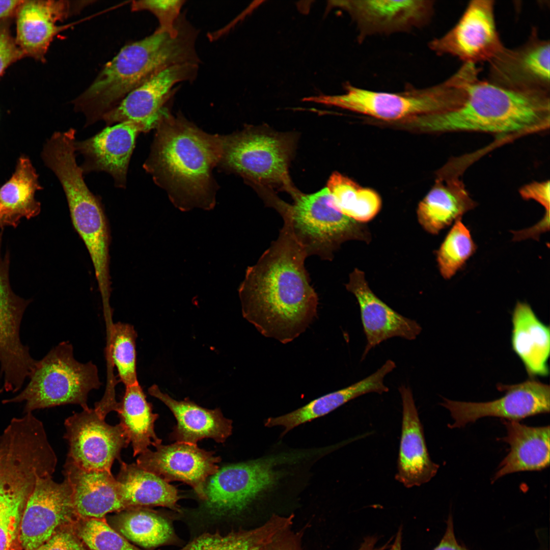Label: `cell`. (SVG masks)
I'll return each mask as SVG.
<instances>
[{"label":"cell","instance_id":"1","mask_svg":"<svg viewBox=\"0 0 550 550\" xmlns=\"http://www.w3.org/2000/svg\"><path fill=\"white\" fill-rule=\"evenodd\" d=\"M278 238L246 269L238 288L243 317L283 344L304 333L317 315L318 297L305 266L307 256L288 216Z\"/></svg>","mask_w":550,"mask_h":550},{"label":"cell","instance_id":"2","mask_svg":"<svg viewBox=\"0 0 550 550\" xmlns=\"http://www.w3.org/2000/svg\"><path fill=\"white\" fill-rule=\"evenodd\" d=\"M156 126L144 169L181 210L212 209L215 203L212 171L222 158L223 138L207 134L166 110Z\"/></svg>","mask_w":550,"mask_h":550},{"label":"cell","instance_id":"3","mask_svg":"<svg viewBox=\"0 0 550 550\" xmlns=\"http://www.w3.org/2000/svg\"><path fill=\"white\" fill-rule=\"evenodd\" d=\"M409 125L423 132H479L501 137L539 132L549 127L550 92L509 90L477 77L453 107L414 117Z\"/></svg>","mask_w":550,"mask_h":550},{"label":"cell","instance_id":"4","mask_svg":"<svg viewBox=\"0 0 550 550\" xmlns=\"http://www.w3.org/2000/svg\"><path fill=\"white\" fill-rule=\"evenodd\" d=\"M197 35L195 28L182 21L176 37L155 31L124 46L73 102L75 109L86 117L85 127L102 119L129 93L155 75L177 65L199 64Z\"/></svg>","mask_w":550,"mask_h":550},{"label":"cell","instance_id":"5","mask_svg":"<svg viewBox=\"0 0 550 550\" xmlns=\"http://www.w3.org/2000/svg\"><path fill=\"white\" fill-rule=\"evenodd\" d=\"M295 140L289 133L265 127L249 128L223 138L220 162L260 191L284 190L293 198L300 193L293 185L289 174Z\"/></svg>","mask_w":550,"mask_h":550},{"label":"cell","instance_id":"6","mask_svg":"<svg viewBox=\"0 0 550 550\" xmlns=\"http://www.w3.org/2000/svg\"><path fill=\"white\" fill-rule=\"evenodd\" d=\"M101 386L96 366L81 363L74 357L68 342H62L37 361L29 383L16 396L3 403L24 402V413L56 406L75 404L89 408L91 391Z\"/></svg>","mask_w":550,"mask_h":550},{"label":"cell","instance_id":"7","mask_svg":"<svg viewBox=\"0 0 550 550\" xmlns=\"http://www.w3.org/2000/svg\"><path fill=\"white\" fill-rule=\"evenodd\" d=\"M292 204L277 198L271 207L286 215L293 234L307 257L315 255L331 261L340 245L349 240L368 242L371 234L367 227L344 215L331 204L327 188L314 194L300 193Z\"/></svg>","mask_w":550,"mask_h":550},{"label":"cell","instance_id":"8","mask_svg":"<svg viewBox=\"0 0 550 550\" xmlns=\"http://www.w3.org/2000/svg\"><path fill=\"white\" fill-rule=\"evenodd\" d=\"M463 89L461 77L454 74L436 85L421 89L411 87L397 93L374 91L349 85L344 94L315 98L314 100L378 120L397 122L449 109L459 98Z\"/></svg>","mask_w":550,"mask_h":550},{"label":"cell","instance_id":"9","mask_svg":"<svg viewBox=\"0 0 550 550\" xmlns=\"http://www.w3.org/2000/svg\"><path fill=\"white\" fill-rule=\"evenodd\" d=\"M0 236V392L15 393L32 375L37 360L20 337L21 321L31 302L17 295L9 280L10 256L2 254Z\"/></svg>","mask_w":550,"mask_h":550},{"label":"cell","instance_id":"10","mask_svg":"<svg viewBox=\"0 0 550 550\" xmlns=\"http://www.w3.org/2000/svg\"><path fill=\"white\" fill-rule=\"evenodd\" d=\"M428 46L439 56L450 55L463 63L489 62L505 47L497 28L494 1L470 2L456 24Z\"/></svg>","mask_w":550,"mask_h":550},{"label":"cell","instance_id":"11","mask_svg":"<svg viewBox=\"0 0 550 550\" xmlns=\"http://www.w3.org/2000/svg\"><path fill=\"white\" fill-rule=\"evenodd\" d=\"M65 438L69 446L67 458L87 470L111 472L115 460L130 441L122 426L108 424L94 408L82 409L67 418Z\"/></svg>","mask_w":550,"mask_h":550},{"label":"cell","instance_id":"12","mask_svg":"<svg viewBox=\"0 0 550 550\" xmlns=\"http://www.w3.org/2000/svg\"><path fill=\"white\" fill-rule=\"evenodd\" d=\"M71 221L89 252L95 272L103 309L111 308L109 270V235L100 200L84 179L74 178L63 186Z\"/></svg>","mask_w":550,"mask_h":550},{"label":"cell","instance_id":"13","mask_svg":"<svg viewBox=\"0 0 550 550\" xmlns=\"http://www.w3.org/2000/svg\"><path fill=\"white\" fill-rule=\"evenodd\" d=\"M273 458L260 459L229 465L211 476L206 482L207 507L218 514L242 511L280 478Z\"/></svg>","mask_w":550,"mask_h":550},{"label":"cell","instance_id":"14","mask_svg":"<svg viewBox=\"0 0 550 550\" xmlns=\"http://www.w3.org/2000/svg\"><path fill=\"white\" fill-rule=\"evenodd\" d=\"M504 392L499 399L486 402L453 401L444 398L441 405L448 409L454 420L451 428L464 427L485 417H497L517 421L549 412L550 388L534 378L520 383H498Z\"/></svg>","mask_w":550,"mask_h":550},{"label":"cell","instance_id":"15","mask_svg":"<svg viewBox=\"0 0 550 550\" xmlns=\"http://www.w3.org/2000/svg\"><path fill=\"white\" fill-rule=\"evenodd\" d=\"M75 514L67 479L57 483L52 476L38 478L20 519L21 545L26 550H36Z\"/></svg>","mask_w":550,"mask_h":550},{"label":"cell","instance_id":"16","mask_svg":"<svg viewBox=\"0 0 550 550\" xmlns=\"http://www.w3.org/2000/svg\"><path fill=\"white\" fill-rule=\"evenodd\" d=\"M333 6L345 10L355 22L359 38L407 32L427 24L434 13L429 0L335 1Z\"/></svg>","mask_w":550,"mask_h":550},{"label":"cell","instance_id":"17","mask_svg":"<svg viewBox=\"0 0 550 550\" xmlns=\"http://www.w3.org/2000/svg\"><path fill=\"white\" fill-rule=\"evenodd\" d=\"M550 44L533 28L528 40L504 48L488 63V81L515 91L550 92Z\"/></svg>","mask_w":550,"mask_h":550},{"label":"cell","instance_id":"18","mask_svg":"<svg viewBox=\"0 0 550 550\" xmlns=\"http://www.w3.org/2000/svg\"><path fill=\"white\" fill-rule=\"evenodd\" d=\"M199 64L186 63L170 67L152 76L129 93L102 119L107 126L131 121L142 123L150 130L156 126L165 111L163 106L175 91V86L193 80Z\"/></svg>","mask_w":550,"mask_h":550},{"label":"cell","instance_id":"19","mask_svg":"<svg viewBox=\"0 0 550 550\" xmlns=\"http://www.w3.org/2000/svg\"><path fill=\"white\" fill-rule=\"evenodd\" d=\"M155 447V451L148 449L140 454L136 463L168 483L178 481L190 485L205 501L207 479L218 470L217 463L221 461L220 457L197 445L186 443L161 444Z\"/></svg>","mask_w":550,"mask_h":550},{"label":"cell","instance_id":"20","mask_svg":"<svg viewBox=\"0 0 550 550\" xmlns=\"http://www.w3.org/2000/svg\"><path fill=\"white\" fill-rule=\"evenodd\" d=\"M149 131L140 123L128 121L108 126L94 136L75 142V151L82 155L83 174L105 172L116 187L125 188L130 158L138 134Z\"/></svg>","mask_w":550,"mask_h":550},{"label":"cell","instance_id":"21","mask_svg":"<svg viewBox=\"0 0 550 550\" xmlns=\"http://www.w3.org/2000/svg\"><path fill=\"white\" fill-rule=\"evenodd\" d=\"M346 288L354 295L360 307L367 341L362 360L383 341L395 337L413 340L421 333L422 327L416 321L398 313L373 292L363 271L355 268L349 274Z\"/></svg>","mask_w":550,"mask_h":550},{"label":"cell","instance_id":"22","mask_svg":"<svg viewBox=\"0 0 550 550\" xmlns=\"http://www.w3.org/2000/svg\"><path fill=\"white\" fill-rule=\"evenodd\" d=\"M451 161L438 172L431 189L419 204L418 221L427 232L437 234L476 206Z\"/></svg>","mask_w":550,"mask_h":550},{"label":"cell","instance_id":"23","mask_svg":"<svg viewBox=\"0 0 550 550\" xmlns=\"http://www.w3.org/2000/svg\"><path fill=\"white\" fill-rule=\"evenodd\" d=\"M402 403L401 435L396 479L407 488L429 482L439 465L430 459L423 428L409 387L398 388Z\"/></svg>","mask_w":550,"mask_h":550},{"label":"cell","instance_id":"24","mask_svg":"<svg viewBox=\"0 0 550 550\" xmlns=\"http://www.w3.org/2000/svg\"><path fill=\"white\" fill-rule=\"evenodd\" d=\"M79 4L65 1H23L16 14V43L24 56L44 61L53 38L61 30L57 25Z\"/></svg>","mask_w":550,"mask_h":550},{"label":"cell","instance_id":"25","mask_svg":"<svg viewBox=\"0 0 550 550\" xmlns=\"http://www.w3.org/2000/svg\"><path fill=\"white\" fill-rule=\"evenodd\" d=\"M63 474L72 489L75 512L80 517L102 518L109 512L126 509L111 472L85 470L67 458Z\"/></svg>","mask_w":550,"mask_h":550},{"label":"cell","instance_id":"26","mask_svg":"<svg viewBox=\"0 0 550 550\" xmlns=\"http://www.w3.org/2000/svg\"><path fill=\"white\" fill-rule=\"evenodd\" d=\"M149 394L163 402L171 410L177 420L171 433L176 442L197 445L204 438H211L224 443L232 434V421L226 418L219 408L209 409L188 399L176 400L162 392L153 384Z\"/></svg>","mask_w":550,"mask_h":550},{"label":"cell","instance_id":"27","mask_svg":"<svg viewBox=\"0 0 550 550\" xmlns=\"http://www.w3.org/2000/svg\"><path fill=\"white\" fill-rule=\"evenodd\" d=\"M511 347L522 362L529 378L549 374V326L537 317L526 302H517L512 314Z\"/></svg>","mask_w":550,"mask_h":550},{"label":"cell","instance_id":"28","mask_svg":"<svg viewBox=\"0 0 550 550\" xmlns=\"http://www.w3.org/2000/svg\"><path fill=\"white\" fill-rule=\"evenodd\" d=\"M396 368L391 360L368 377L347 387L315 399L305 406L286 415L266 420L265 425L271 427L281 426L285 428L282 435L304 423L322 417L355 398L369 393L382 394L389 391L384 383L385 376Z\"/></svg>","mask_w":550,"mask_h":550},{"label":"cell","instance_id":"29","mask_svg":"<svg viewBox=\"0 0 550 550\" xmlns=\"http://www.w3.org/2000/svg\"><path fill=\"white\" fill-rule=\"evenodd\" d=\"M507 434L502 441L510 450L494 475L503 476L522 471H540L549 465V426L531 427L517 421H503Z\"/></svg>","mask_w":550,"mask_h":550},{"label":"cell","instance_id":"30","mask_svg":"<svg viewBox=\"0 0 550 550\" xmlns=\"http://www.w3.org/2000/svg\"><path fill=\"white\" fill-rule=\"evenodd\" d=\"M116 478L119 494L126 509L134 507L161 506L180 511L176 488L137 463L120 461Z\"/></svg>","mask_w":550,"mask_h":550},{"label":"cell","instance_id":"31","mask_svg":"<svg viewBox=\"0 0 550 550\" xmlns=\"http://www.w3.org/2000/svg\"><path fill=\"white\" fill-rule=\"evenodd\" d=\"M40 188L30 160L21 157L12 177L0 188V213L5 226L16 227L21 218L30 219L40 213L35 194Z\"/></svg>","mask_w":550,"mask_h":550},{"label":"cell","instance_id":"32","mask_svg":"<svg viewBox=\"0 0 550 550\" xmlns=\"http://www.w3.org/2000/svg\"><path fill=\"white\" fill-rule=\"evenodd\" d=\"M294 516L273 514L261 526L233 530L226 535L205 533L179 550H260L277 535L291 528Z\"/></svg>","mask_w":550,"mask_h":550},{"label":"cell","instance_id":"33","mask_svg":"<svg viewBox=\"0 0 550 550\" xmlns=\"http://www.w3.org/2000/svg\"><path fill=\"white\" fill-rule=\"evenodd\" d=\"M133 449V456L143 453L149 447L161 444L156 434L154 424L158 417L153 413L139 383L125 387L117 412Z\"/></svg>","mask_w":550,"mask_h":550},{"label":"cell","instance_id":"34","mask_svg":"<svg viewBox=\"0 0 550 550\" xmlns=\"http://www.w3.org/2000/svg\"><path fill=\"white\" fill-rule=\"evenodd\" d=\"M326 188L331 196V205L356 222L362 224L370 221L381 208V199L376 192L361 187L338 172L331 175Z\"/></svg>","mask_w":550,"mask_h":550},{"label":"cell","instance_id":"35","mask_svg":"<svg viewBox=\"0 0 550 550\" xmlns=\"http://www.w3.org/2000/svg\"><path fill=\"white\" fill-rule=\"evenodd\" d=\"M119 516L118 528L127 539L145 548H153L174 542L176 536L171 521L162 514L145 508L130 507Z\"/></svg>","mask_w":550,"mask_h":550},{"label":"cell","instance_id":"36","mask_svg":"<svg viewBox=\"0 0 550 550\" xmlns=\"http://www.w3.org/2000/svg\"><path fill=\"white\" fill-rule=\"evenodd\" d=\"M112 363L120 380L126 387L138 383L135 341L137 333L132 325L118 322L110 327Z\"/></svg>","mask_w":550,"mask_h":550},{"label":"cell","instance_id":"37","mask_svg":"<svg viewBox=\"0 0 550 550\" xmlns=\"http://www.w3.org/2000/svg\"><path fill=\"white\" fill-rule=\"evenodd\" d=\"M476 245L470 230L460 219L456 221L437 252V262L441 275L452 277L473 255Z\"/></svg>","mask_w":550,"mask_h":550},{"label":"cell","instance_id":"38","mask_svg":"<svg viewBox=\"0 0 550 550\" xmlns=\"http://www.w3.org/2000/svg\"><path fill=\"white\" fill-rule=\"evenodd\" d=\"M77 536L91 550H142L102 518H86L78 527Z\"/></svg>","mask_w":550,"mask_h":550},{"label":"cell","instance_id":"39","mask_svg":"<svg viewBox=\"0 0 550 550\" xmlns=\"http://www.w3.org/2000/svg\"><path fill=\"white\" fill-rule=\"evenodd\" d=\"M185 2L182 0L138 1L132 3L131 8L135 11L147 10L151 12L159 22L158 28L155 31L176 37L179 31L180 11Z\"/></svg>","mask_w":550,"mask_h":550},{"label":"cell","instance_id":"40","mask_svg":"<svg viewBox=\"0 0 550 550\" xmlns=\"http://www.w3.org/2000/svg\"><path fill=\"white\" fill-rule=\"evenodd\" d=\"M5 20L0 22V76L9 65L24 57Z\"/></svg>","mask_w":550,"mask_h":550},{"label":"cell","instance_id":"41","mask_svg":"<svg viewBox=\"0 0 550 550\" xmlns=\"http://www.w3.org/2000/svg\"><path fill=\"white\" fill-rule=\"evenodd\" d=\"M36 550H86L79 539L67 529L57 530Z\"/></svg>","mask_w":550,"mask_h":550},{"label":"cell","instance_id":"42","mask_svg":"<svg viewBox=\"0 0 550 550\" xmlns=\"http://www.w3.org/2000/svg\"><path fill=\"white\" fill-rule=\"evenodd\" d=\"M549 181H534L522 186L519 193L524 200H533L541 204L549 211L550 186Z\"/></svg>","mask_w":550,"mask_h":550},{"label":"cell","instance_id":"43","mask_svg":"<svg viewBox=\"0 0 550 550\" xmlns=\"http://www.w3.org/2000/svg\"><path fill=\"white\" fill-rule=\"evenodd\" d=\"M301 534L290 528L280 533L260 550H302Z\"/></svg>","mask_w":550,"mask_h":550},{"label":"cell","instance_id":"44","mask_svg":"<svg viewBox=\"0 0 550 550\" xmlns=\"http://www.w3.org/2000/svg\"><path fill=\"white\" fill-rule=\"evenodd\" d=\"M549 228V211H545L542 219L533 227L513 232V240L514 241H519L529 238L537 239L542 233L548 231Z\"/></svg>","mask_w":550,"mask_h":550},{"label":"cell","instance_id":"45","mask_svg":"<svg viewBox=\"0 0 550 550\" xmlns=\"http://www.w3.org/2000/svg\"><path fill=\"white\" fill-rule=\"evenodd\" d=\"M433 550H469L460 544L455 535L453 517L448 516L445 534L439 544Z\"/></svg>","mask_w":550,"mask_h":550},{"label":"cell","instance_id":"46","mask_svg":"<svg viewBox=\"0 0 550 550\" xmlns=\"http://www.w3.org/2000/svg\"><path fill=\"white\" fill-rule=\"evenodd\" d=\"M23 1H0V20L6 19L14 13Z\"/></svg>","mask_w":550,"mask_h":550},{"label":"cell","instance_id":"47","mask_svg":"<svg viewBox=\"0 0 550 550\" xmlns=\"http://www.w3.org/2000/svg\"><path fill=\"white\" fill-rule=\"evenodd\" d=\"M377 538L373 536L366 538L357 550H384L389 547V543L381 547H376Z\"/></svg>","mask_w":550,"mask_h":550},{"label":"cell","instance_id":"48","mask_svg":"<svg viewBox=\"0 0 550 550\" xmlns=\"http://www.w3.org/2000/svg\"><path fill=\"white\" fill-rule=\"evenodd\" d=\"M402 527H400L395 537V541L390 550H402Z\"/></svg>","mask_w":550,"mask_h":550},{"label":"cell","instance_id":"49","mask_svg":"<svg viewBox=\"0 0 550 550\" xmlns=\"http://www.w3.org/2000/svg\"><path fill=\"white\" fill-rule=\"evenodd\" d=\"M5 227V224L4 223L3 219L1 215V213H0V230L3 229L4 227Z\"/></svg>","mask_w":550,"mask_h":550}]
</instances>
